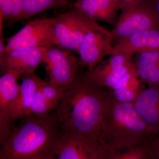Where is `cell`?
Wrapping results in <instances>:
<instances>
[{"mask_svg":"<svg viewBox=\"0 0 159 159\" xmlns=\"http://www.w3.org/2000/svg\"><path fill=\"white\" fill-rule=\"evenodd\" d=\"M106 149L100 139L62 129L52 152L57 159H103Z\"/></svg>","mask_w":159,"mask_h":159,"instance_id":"277c9868","label":"cell"},{"mask_svg":"<svg viewBox=\"0 0 159 159\" xmlns=\"http://www.w3.org/2000/svg\"><path fill=\"white\" fill-rule=\"evenodd\" d=\"M143 2L150 8L159 20V0H146Z\"/></svg>","mask_w":159,"mask_h":159,"instance_id":"484cf974","label":"cell"},{"mask_svg":"<svg viewBox=\"0 0 159 159\" xmlns=\"http://www.w3.org/2000/svg\"><path fill=\"white\" fill-rule=\"evenodd\" d=\"M121 10V14L111 31L113 44H116L137 32L159 29L158 19L143 2L122 5Z\"/></svg>","mask_w":159,"mask_h":159,"instance_id":"5b68a950","label":"cell"},{"mask_svg":"<svg viewBox=\"0 0 159 159\" xmlns=\"http://www.w3.org/2000/svg\"><path fill=\"white\" fill-rule=\"evenodd\" d=\"M44 48H22L6 53L0 61L1 70L3 74L8 71L16 72L21 76L34 74L42 62Z\"/></svg>","mask_w":159,"mask_h":159,"instance_id":"8fae6325","label":"cell"},{"mask_svg":"<svg viewBox=\"0 0 159 159\" xmlns=\"http://www.w3.org/2000/svg\"><path fill=\"white\" fill-rule=\"evenodd\" d=\"M121 4V6L123 5L126 4H135V3H139L142 2L146 0H119Z\"/></svg>","mask_w":159,"mask_h":159,"instance_id":"83f0119b","label":"cell"},{"mask_svg":"<svg viewBox=\"0 0 159 159\" xmlns=\"http://www.w3.org/2000/svg\"><path fill=\"white\" fill-rule=\"evenodd\" d=\"M44 159H57L55 155L52 152L46 154L44 157Z\"/></svg>","mask_w":159,"mask_h":159,"instance_id":"f1b7e54d","label":"cell"},{"mask_svg":"<svg viewBox=\"0 0 159 159\" xmlns=\"http://www.w3.org/2000/svg\"><path fill=\"white\" fill-rule=\"evenodd\" d=\"M150 140L118 149L106 147L103 159H153L150 147Z\"/></svg>","mask_w":159,"mask_h":159,"instance_id":"ac0fdd59","label":"cell"},{"mask_svg":"<svg viewBox=\"0 0 159 159\" xmlns=\"http://www.w3.org/2000/svg\"><path fill=\"white\" fill-rule=\"evenodd\" d=\"M132 59L122 53L113 52L108 59L102 61L86 75L93 81L99 84L103 80L120 70L125 64Z\"/></svg>","mask_w":159,"mask_h":159,"instance_id":"2e32d148","label":"cell"},{"mask_svg":"<svg viewBox=\"0 0 159 159\" xmlns=\"http://www.w3.org/2000/svg\"><path fill=\"white\" fill-rule=\"evenodd\" d=\"M18 95L12 102L11 119L12 123L32 114V106L34 93L42 80L35 74L23 75Z\"/></svg>","mask_w":159,"mask_h":159,"instance_id":"9a60e30c","label":"cell"},{"mask_svg":"<svg viewBox=\"0 0 159 159\" xmlns=\"http://www.w3.org/2000/svg\"><path fill=\"white\" fill-rule=\"evenodd\" d=\"M136 111L152 132H159V85L143 90L133 102Z\"/></svg>","mask_w":159,"mask_h":159,"instance_id":"4fadbf2b","label":"cell"},{"mask_svg":"<svg viewBox=\"0 0 159 159\" xmlns=\"http://www.w3.org/2000/svg\"><path fill=\"white\" fill-rule=\"evenodd\" d=\"M44 80L40 84L35 93L32 106V114L37 116H43L49 114L51 111L55 109V107L49 103L43 98L42 91Z\"/></svg>","mask_w":159,"mask_h":159,"instance_id":"603a6c76","label":"cell"},{"mask_svg":"<svg viewBox=\"0 0 159 159\" xmlns=\"http://www.w3.org/2000/svg\"><path fill=\"white\" fill-rule=\"evenodd\" d=\"M135 66L139 79L145 83L148 74L159 61V51H145L135 54Z\"/></svg>","mask_w":159,"mask_h":159,"instance_id":"ffe728a7","label":"cell"},{"mask_svg":"<svg viewBox=\"0 0 159 159\" xmlns=\"http://www.w3.org/2000/svg\"><path fill=\"white\" fill-rule=\"evenodd\" d=\"M19 74L8 71L0 77V144L2 145L9 139L12 131L11 109L12 102L20 91L18 80Z\"/></svg>","mask_w":159,"mask_h":159,"instance_id":"30bf717a","label":"cell"},{"mask_svg":"<svg viewBox=\"0 0 159 159\" xmlns=\"http://www.w3.org/2000/svg\"><path fill=\"white\" fill-rule=\"evenodd\" d=\"M42 63L50 81L61 86L73 82L78 73V59L73 51L57 45L44 48Z\"/></svg>","mask_w":159,"mask_h":159,"instance_id":"ba28073f","label":"cell"},{"mask_svg":"<svg viewBox=\"0 0 159 159\" xmlns=\"http://www.w3.org/2000/svg\"><path fill=\"white\" fill-rule=\"evenodd\" d=\"M111 93V89L78 73L73 82L64 87L55 109L61 129L101 139L102 113Z\"/></svg>","mask_w":159,"mask_h":159,"instance_id":"6da1fadb","label":"cell"},{"mask_svg":"<svg viewBox=\"0 0 159 159\" xmlns=\"http://www.w3.org/2000/svg\"><path fill=\"white\" fill-rule=\"evenodd\" d=\"M70 5L69 0H22V12L20 21L49 9L63 8Z\"/></svg>","mask_w":159,"mask_h":159,"instance_id":"d6986e66","label":"cell"},{"mask_svg":"<svg viewBox=\"0 0 159 159\" xmlns=\"http://www.w3.org/2000/svg\"><path fill=\"white\" fill-rule=\"evenodd\" d=\"M111 31L93 22L84 36L77 53L79 66L91 70L113 53Z\"/></svg>","mask_w":159,"mask_h":159,"instance_id":"8992f818","label":"cell"},{"mask_svg":"<svg viewBox=\"0 0 159 159\" xmlns=\"http://www.w3.org/2000/svg\"><path fill=\"white\" fill-rule=\"evenodd\" d=\"M6 53L22 48H45L56 45L50 18L36 19L7 40Z\"/></svg>","mask_w":159,"mask_h":159,"instance_id":"9c48e42d","label":"cell"},{"mask_svg":"<svg viewBox=\"0 0 159 159\" xmlns=\"http://www.w3.org/2000/svg\"><path fill=\"white\" fill-rule=\"evenodd\" d=\"M152 133L134 107L133 102H121L113 94L106 104L101 122V139L107 147L118 149L148 142Z\"/></svg>","mask_w":159,"mask_h":159,"instance_id":"3957f363","label":"cell"},{"mask_svg":"<svg viewBox=\"0 0 159 159\" xmlns=\"http://www.w3.org/2000/svg\"><path fill=\"white\" fill-rule=\"evenodd\" d=\"M64 89V87L51 81H44L42 87L43 97L56 108L62 99Z\"/></svg>","mask_w":159,"mask_h":159,"instance_id":"7402d4cb","label":"cell"},{"mask_svg":"<svg viewBox=\"0 0 159 159\" xmlns=\"http://www.w3.org/2000/svg\"><path fill=\"white\" fill-rule=\"evenodd\" d=\"M145 83L148 86L159 85V61L149 72Z\"/></svg>","mask_w":159,"mask_h":159,"instance_id":"cb8c5ba5","label":"cell"},{"mask_svg":"<svg viewBox=\"0 0 159 159\" xmlns=\"http://www.w3.org/2000/svg\"><path fill=\"white\" fill-rule=\"evenodd\" d=\"M46 154L43 155H39L37 156L33 157H32L29 158L27 159H44V157Z\"/></svg>","mask_w":159,"mask_h":159,"instance_id":"f546056e","label":"cell"},{"mask_svg":"<svg viewBox=\"0 0 159 159\" xmlns=\"http://www.w3.org/2000/svg\"><path fill=\"white\" fill-rule=\"evenodd\" d=\"M159 51V29L137 32L114 46L113 52L122 53L130 58L145 51Z\"/></svg>","mask_w":159,"mask_h":159,"instance_id":"5bb4252c","label":"cell"},{"mask_svg":"<svg viewBox=\"0 0 159 159\" xmlns=\"http://www.w3.org/2000/svg\"><path fill=\"white\" fill-rule=\"evenodd\" d=\"M0 149V159H27L52 152L61 131L55 113L21 119Z\"/></svg>","mask_w":159,"mask_h":159,"instance_id":"7a4b0ae2","label":"cell"},{"mask_svg":"<svg viewBox=\"0 0 159 159\" xmlns=\"http://www.w3.org/2000/svg\"><path fill=\"white\" fill-rule=\"evenodd\" d=\"M56 45L77 53L84 36L93 23L72 7L69 11L50 18Z\"/></svg>","mask_w":159,"mask_h":159,"instance_id":"52a82bcc","label":"cell"},{"mask_svg":"<svg viewBox=\"0 0 159 159\" xmlns=\"http://www.w3.org/2000/svg\"><path fill=\"white\" fill-rule=\"evenodd\" d=\"M150 145L153 159H159V132L151 139Z\"/></svg>","mask_w":159,"mask_h":159,"instance_id":"d4e9b609","label":"cell"},{"mask_svg":"<svg viewBox=\"0 0 159 159\" xmlns=\"http://www.w3.org/2000/svg\"><path fill=\"white\" fill-rule=\"evenodd\" d=\"M72 5L76 11L91 21L114 25L121 8L119 0H77Z\"/></svg>","mask_w":159,"mask_h":159,"instance_id":"7c38bea8","label":"cell"},{"mask_svg":"<svg viewBox=\"0 0 159 159\" xmlns=\"http://www.w3.org/2000/svg\"><path fill=\"white\" fill-rule=\"evenodd\" d=\"M142 81L133 71L124 74L111 90L115 99L121 102H134L142 89Z\"/></svg>","mask_w":159,"mask_h":159,"instance_id":"e0dca14e","label":"cell"},{"mask_svg":"<svg viewBox=\"0 0 159 159\" xmlns=\"http://www.w3.org/2000/svg\"><path fill=\"white\" fill-rule=\"evenodd\" d=\"M4 38L1 37L0 39V61L2 60L6 54V45L4 43Z\"/></svg>","mask_w":159,"mask_h":159,"instance_id":"4316f807","label":"cell"},{"mask_svg":"<svg viewBox=\"0 0 159 159\" xmlns=\"http://www.w3.org/2000/svg\"><path fill=\"white\" fill-rule=\"evenodd\" d=\"M22 12V0H0L1 20L8 27L20 21Z\"/></svg>","mask_w":159,"mask_h":159,"instance_id":"44dd1931","label":"cell"}]
</instances>
